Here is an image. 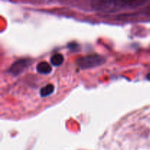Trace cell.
Wrapping results in <instances>:
<instances>
[{
    "label": "cell",
    "instance_id": "obj_1",
    "mask_svg": "<svg viewBox=\"0 0 150 150\" xmlns=\"http://www.w3.org/2000/svg\"><path fill=\"white\" fill-rule=\"evenodd\" d=\"M144 1H95L91 2L94 10L107 13H114L126 9L136 8Z\"/></svg>",
    "mask_w": 150,
    "mask_h": 150
},
{
    "label": "cell",
    "instance_id": "obj_2",
    "mask_svg": "<svg viewBox=\"0 0 150 150\" xmlns=\"http://www.w3.org/2000/svg\"><path fill=\"white\" fill-rule=\"evenodd\" d=\"M105 62V58L102 56L98 54H91L78 59L76 62L81 69H90L102 65Z\"/></svg>",
    "mask_w": 150,
    "mask_h": 150
},
{
    "label": "cell",
    "instance_id": "obj_3",
    "mask_svg": "<svg viewBox=\"0 0 150 150\" xmlns=\"http://www.w3.org/2000/svg\"><path fill=\"white\" fill-rule=\"evenodd\" d=\"M31 60L27 59H23L16 61V62L13 63L10 67L9 68L8 71L13 76H18L21 74L22 72L24 71L31 64Z\"/></svg>",
    "mask_w": 150,
    "mask_h": 150
},
{
    "label": "cell",
    "instance_id": "obj_4",
    "mask_svg": "<svg viewBox=\"0 0 150 150\" xmlns=\"http://www.w3.org/2000/svg\"><path fill=\"white\" fill-rule=\"evenodd\" d=\"M36 69L38 73L44 75L49 74L52 71V67H51V64H49L46 62H41L38 63Z\"/></svg>",
    "mask_w": 150,
    "mask_h": 150
},
{
    "label": "cell",
    "instance_id": "obj_5",
    "mask_svg": "<svg viewBox=\"0 0 150 150\" xmlns=\"http://www.w3.org/2000/svg\"><path fill=\"white\" fill-rule=\"evenodd\" d=\"M64 57L61 54H55L51 58V62L54 66H59L64 62Z\"/></svg>",
    "mask_w": 150,
    "mask_h": 150
},
{
    "label": "cell",
    "instance_id": "obj_6",
    "mask_svg": "<svg viewBox=\"0 0 150 150\" xmlns=\"http://www.w3.org/2000/svg\"><path fill=\"white\" fill-rule=\"evenodd\" d=\"M54 86H53L52 84H51V83H49V84L46 85L45 86L42 87V89H40V93L41 97L45 98V97H47L48 96V95H51V94L54 92Z\"/></svg>",
    "mask_w": 150,
    "mask_h": 150
}]
</instances>
